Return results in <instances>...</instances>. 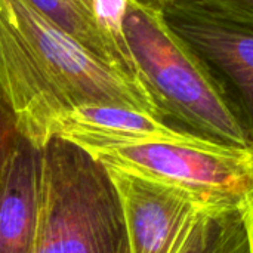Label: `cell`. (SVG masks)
<instances>
[{"label":"cell","mask_w":253,"mask_h":253,"mask_svg":"<svg viewBox=\"0 0 253 253\" xmlns=\"http://www.w3.org/2000/svg\"><path fill=\"white\" fill-rule=\"evenodd\" d=\"M86 104L162 119L144 83L101 59L31 0H0V110L16 135L42 150L52 122Z\"/></svg>","instance_id":"6da1fadb"},{"label":"cell","mask_w":253,"mask_h":253,"mask_svg":"<svg viewBox=\"0 0 253 253\" xmlns=\"http://www.w3.org/2000/svg\"><path fill=\"white\" fill-rule=\"evenodd\" d=\"M125 36L162 119L199 138L233 147H252L227 93L170 28L160 6L127 0Z\"/></svg>","instance_id":"7a4b0ae2"},{"label":"cell","mask_w":253,"mask_h":253,"mask_svg":"<svg viewBox=\"0 0 253 253\" xmlns=\"http://www.w3.org/2000/svg\"><path fill=\"white\" fill-rule=\"evenodd\" d=\"M28 253H129L108 170L59 138L40 150L39 211Z\"/></svg>","instance_id":"3957f363"},{"label":"cell","mask_w":253,"mask_h":253,"mask_svg":"<svg viewBox=\"0 0 253 253\" xmlns=\"http://www.w3.org/2000/svg\"><path fill=\"white\" fill-rule=\"evenodd\" d=\"M90 156L108 169L172 185L202 209H253V147L196 138L126 145Z\"/></svg>","instance_id":"277c9868"},{"label":"cell","mask_w":253,"mask_h":253,"mask_svg":"<svg viewBox=\"0 0 253 253\" xmlns=\"http://www.w3.org/2000/svg\"><path fill=\"white\" fill-rule=\"evenodd\" d=\"M160 7L170 28L221 84L253 147V24L196 0H173Z\"/></svg>","instance_id":"5b68a950"},{"label":"cell","mask_w":253,"mask_h":253,"mask_svg":"<svg viewBox=\"0 0 253 253\" xmlns=\"http://www.w3.org/2000/svg\"><path fill=\"white\" fill-rule=\"evenodd\" d=\"M125 219L129 253H175L202 209L181 190L108 169Z\"/></svg>","instance_id":"8992f818"},{"label":"cell","mask_w":253,"mask_h":253,"mask_svg":"<svg viewBox=\"0 0 253 253\" xmlns=\"http://www.w3.org/2000/svg\"><path fill=\"white\" fill-rule=\"evenodd\" d=\"M49 136L74 144L89 154L126 145L199 138L153 114L101 104L79 105L62 113L52 122Z\"/></svg>","instance_id":"52a82bcc"},{"label":"cell","mask_w":253,"mask_h":253,"mask_svg":"<svg viewBox=\"0 0 253 253\" xmlns=\"http://www.w3.org/2000/svg\"><path fill=\"white\" fill-rule=\"evenodd\" d=\"M40 150L19 135L0 168V253H28L39 211Z\"/></svg>","instance_id":"ba28073f"},{"label":"cell","mask_w":253,"mask_h":253,"mask_svg":"<svg viewBox=\"0 0 253 253\" xmlns=\"http://www.w3.org/2000/svg\"><path fill=\"white\" fill-rule=\"evenodd\" d=\"M58 25L67 30L89 50L98 55L113 67L133 76L141 83L142 77L132 53H127L113 44L99 30L92 0H31ZM145 86V84H144Z\"/></svg>","instance_id":"9c48e42d"},{"label":"cell","mask_w":253,"mask_h":253,"mask_svg":"<svg viewBox=\"0 0 253 253\" xmlns=\"http://www.w3.org/2000/svg\"><path fill=\"white\" fill-rule=\"evenodd\" d=\"M93 16L104 36L119 49L132 53L125 36V15L127 0H92Z\"/></svg>","instance_id":"30bf717a"},{"label":"cell","mask_w":253,"mask_h":253,"mask_svg":"<svg viewBox=\"0 0 253 253\" xmlns=\"http://www.w3.org/2000/svg\"><path fill=\"white\" fill-rule=\"evenodd\" d=\"M211 9L253 24V0H196Z\"/></svg>","instance_id":"8fae6325"},{"label":"cell","mask_w":253,"mask_h":253,"mask_svg":"<svg viewBox=\"0 0 253 253\" xmlns=\"http://www.w3.org/2000/svg\"><path fill=\"white\" fill-rule=\"evenodd\" d=\"M15 136H16V133L12 135V136H4V135L0 132V168H1V162H3V159H4V154H6V151H7L10 142L15 139Z\"/></svg>","instance_id":"7c38bea8"},{"label":"cell","mask_w":253,"mask_h":253,"mask_svg":"<svg viewBox=\"0 0 253 253\" xmlns=\"http://www.w3.org/2000/svg\"><path fill=\"white\" fill-rule=\"evenodd\" d=\"M150 1L156 3L157 6H162V4H165V3H169V1H173V0H150Z\"/></svg>","instance_id":"4fadbf2b"}]
</instances>
